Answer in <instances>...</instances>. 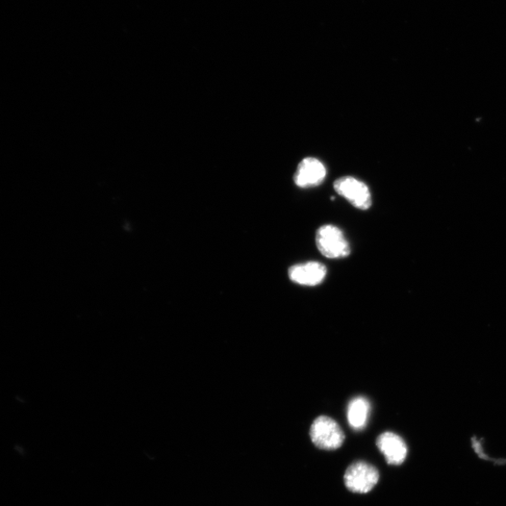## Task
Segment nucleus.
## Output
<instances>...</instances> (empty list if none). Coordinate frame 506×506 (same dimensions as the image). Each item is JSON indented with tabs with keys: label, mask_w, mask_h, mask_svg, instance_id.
<instances>
[{
	"label": "nucleus",
	"mask_w": 506,
	"mask_h": 506,
	"mask_svg": "<svg viewBox=\"0 0 506 506\" xmlns=\"http://www.w3.org/2000/svg\"><path fill=\"white\" fill-rule=\"evenodd\" d=\"M316 245L326 258H347L351 252L350 245L342 231L334 225H324L319 228L316 233Z\"/></svg>",
	"instance_id": "1"
},
{
	"label": "nucleus",
	"mask_w": 506,
	"mask_h": 506,
	"mask_svg": "<svg viewBox=\"0 0 506 506\" xmlns=\"http://www.w3.org/2000/svg\"><path fill=\"white\" fill-rule=\"evenodd\" d=\"M311 438L313 443L321 449L336 450L342 445L345 436L335 420L322 416L312 425Z\"/></svg>",
	"instance_id": "2"
},
{
	"label": "nucleus",
	"mask_w": 506,
	"mask_h": 506,
	"mask_svg": "<svg viewBox=\"0 0 506 506\" xmlns=\"http://www.w3.org/2000/svg\"><path fill=\"white\" fill-rule=\"evenodd\" d=\"M378 470L364 462L352 464L344 474L346 488L351 492L367 493L378 483Z\"/></svg>",
	"instance_id": "3"
},
{
	"label": "nucleus",
	"mask_w": 506,
	"mask_h": 506,
	"mask_svg": "<svg viewBox=\"0 0 506 506\" xmlns=\"http://www.w3.org/2000/svg\"><path fill=\"white\" fill-rule=\"evenodd\" d=\"M336 192L351 204L361 211H367L372 205L371 194L369 187L351 176H343L334 183Z\"/></svg>",
	"instance_id": "4"
},
{
	"label": "nucleus",
	"mask_w": 506,
	"mask_h": 506,
	"mask_svg": "<svg viewBox=\"0 0 506 506\" xmlns=\"http://www.w3.org/2000/svg\"><path fill=\"white\" fill-rule=\"evenodd\" d=\"M326 176V168L315 158L304 159L298 165L295 174V183L302 189H309L321 185Z\"/></svg>",
	"instance_id": "5"
},
{
	"label": "nucleus",
	"mask_w": 506,
	"mask_h": 506,
	"mask_svg": "<svg viewBox=\"0 0 506 506\" xmlns=\"http://www.w3.org/2000/svg\"><path fill=\"white\" fill-rule=\"evenodd\" d=\"M377 446L390 465H400L408 457V445L403 439L393 433H385L377 439Z\"/></svg>",
	"instance_id": "6"
},
{
	"label": "nucleus",
	"mask_w": 506,
	"mask_h": 506,
	"mask_svg": "<svg viewBox=\"0 0 506 506\" xmlns=\"http://www.w3.org/2000/svg\"><path fill=\"white\" fill-rule=\"evenodd\" d=\"M326 267L318 262H309L293 266L289 269L291 280L300 286H316L326 276Z\"/></svg>",
	"instance_id": "7"
},
{
	"label": "nucleus",
	"mask_w": 506,
	"mask_h": 506,
	"mask_svg": "<svg viewBox=\"0 0 506 506\" xmlns=\"http://www.w3.org/2000/svg\"><path fill=\"white\" fill-rule=\"evenodd\" d=\"M370 413V404L363 397L353 398L348 407L347 417L350 426L354 430H361L368 423Z\"/></svg>",
	"instance_id": "8"
}]
</instances>
